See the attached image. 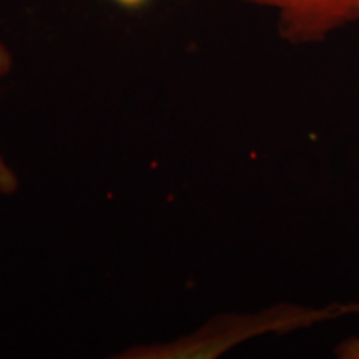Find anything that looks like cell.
<instances>
[{
    "label": "cell",
    "mask_w": 359,
    "mask_h": 359,
    "mask_svg": "<svg viewBox=\"0 0 359 359\" xmlns=\"http://www.w3.org/2000/svg\"><path fill=\"white\" fill-rule=\"evenodd\" d=\"M276 17L278 34L293 45L321 43L359 22V0H240Z\"/></svg>",
    "instance_id": "1"
},
{
    "label": "cell",
    "mask_w": 359,
    "mask_h": 359,
    "mask_svg": "<svg viewBox=\"0 0 359 359\" xmlns=\"http://www.w3.org/2000/svg\"><path fill=\"white\" fill-rule=\"evenodd\" d=\"M12 69V55L8 52V48L0 42V77L7 75ZM19 187V180H17L15 173L12 172L11 167L4 161L2 156H0V193L4 195H11L17 190Z\"/></svg>",
    "instance_id": "2"
},
{
    "label": "cell",
    "mask_w": 359,
    "mask_h": 359,
    "mask_svg": "<svg viewBox=\"0 0 359 359\" xmlns=\"http://www.w3.org/2000/svg\"><path fill=\"white\" fill-rule=\"evenodd\" d=\"M334 356L341 359H359V336L341 341L334 348Z\"/></svg>",
    "instance_id": "3"
},
{
    "label": "cell",
    "mask_w": 359,
    "mask_h": 359,
    "mask_svg": "<svg viewBox=\"0 0 359 359\" xmlns=\"http://www.w3.org/2000/svg\"><path fill=\"white\" fill-rule=\"evenodd\" d=\"M111 2H115L116 6L123 8H130V11H133V8H140L145 6L148 0H111Z\"/></svg>",
    "instance_id": "4"
}]
</instances>
